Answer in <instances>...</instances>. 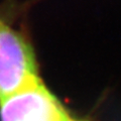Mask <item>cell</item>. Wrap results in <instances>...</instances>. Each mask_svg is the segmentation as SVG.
I'll return each mask as SVG.
<instances>
[{"label":"cell","instance_id":"1","mask_svg":"<svg viewBox=\"0 0 121 121\" xmlns=\"http://www.w3.org/2000/svg\"><path fill=\"white\" fill-rule=\"evenodd\" d=\"M39 79L28 40L0 17V100Z\"/></svg>","mask_w":121,"mask_h":121},{"label":"cell","instance_id":"3","mask_svg":"<svg viewBox=\"0 0 121 121\" xmlns=\"http://www.w3.org/2000/svg\"><path fill=\"white\" fill-rule=\"evenodd\" d=\"M47 121H80L78 119H76L74 116H72L66 109H64L62 112H60L58 115H56L55 117L48 119Z\"/></svg>","mask_w":121,"mask_h":121},{"label":"cell","instance_id":"2","mask_svg":"<svg viewBox=\"0 0 121 121\" xmlns=\"http://www.w3.org/2000/svg\"><path fill=\"white\" fill-rule=\"evenodd\" d=\"M64 109L39 79L0 100V121H47Z\"/></svg>","mask_w":121,"mask_h":121}]
</instances>
